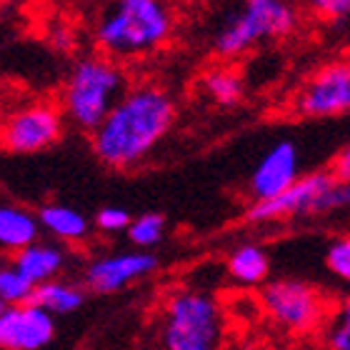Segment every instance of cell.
Wrapping results in <instances>:
<instances>
[{"label": "cell", "mask_w": 350, "mask_h": 350, "mask_svg": "<svg viewBox=\"0 0 350 350\" xmlns=\"http://www.w3.org/2000/svg\"><path fill=\"white\" fill-rule=\"evenodd\" d=\"M155 270H158V256L153 250H116V253L90 258L83 268L81 283L90 293L113 295L150 278Z\"/></svg>", "instance_id": "10"}, {"label": "cell", "mask_w": 350, "mask_h": 350, "mask_svg": "<svg viewBox=\"0 0 350 350\" xmlns=\"http://www.w3.org/2000/svg\"><path fill=\"white\" fill-rule=\"evenodd\" d=\"M175 118L178 105L168 88L155 81L131 83L108 118L90 133L93 155L113 170H133L168 138Z\"/></svg>", "instance_id": "1"}, {"label": "cell", "mask_w": 350, "mask_h": 350, "mask_svg": "<svg viewBox=\"0 0 350 350\" xmlns=\"http://www.w3.org/2000/svg\"><path fill=\"white\" fill-rule=\"evenodd\" d=\"M333 183H336V178H333L330 168L300 175L291 188L273 200L250 203V208L245 211V223L270 226V223H285V220L315 218L321 211L323 196L328 193Z\"/></svg>", "instance_id": "9"}, {"label": "cell", "mask_w": 350, "mask_h": 350, "mask_svg": "<svg viewBox=\"0 0 350 350\" xmlns=\"http://www.w3.org/2000/svg\"><path fill=\"white\" fill-rule=\"evenodd\" d=\"M128 243L138 250H153L165 238V218L161 213H140L128 228Z\"/></svg>", "instance_id": "20"}, {"label": "cell", "mask_w": 350, "mask_h": 350, "mask_svg": "<svg viewBox=\"0 0 350 350\" xmlns=\"http://www.w3.org/2000/svg\"><path fill=\"white\" fill-rule=\"evenodd\" d=\"M291 350H330V348L328 345H323L321 340L315 338V340H298Z\"/></svg>", "instance_id": "27"}, {"label": "cell", "mask_w": 350, "mask_h": 350, "mask_svg": "<svg viewBox=\"0 0 350 350\" xmlns=\"http://www.w3.org/2000/svg\"><path fill=\"white\" fill-rule=\"evenodd\" d=\"M40 220L38 211H30L21 203H3L0 205V248L8 256L21 253L33 243L40 241Z\"/></svg>", "instance_id": "16"}, {"label": "cell", "mask_w": 350, "mask_h": 350, "mask_svg": "<svg viewBox=\"0 0 350 350\" xmlns=\"http://www.w3.org/2000/svg\"><path fill=\"white\" fill-rule=\"evenodd\" d=\"M323 265L338 283L350 288V233L333 235L323 250Z\"/></svg>", "instance_id": "22"}, {"label": "cell", "mask_w": 350, "mask_h": 350, "mask_svg": "<svg viewBox=\"0 0 350 350\" xmlns=\"http://www.w3.org/2000/svg\"><path fill=\"white\" fill-rule=\"evenodd\" d=\"M70 260L73 258H70L68 245H63L58 241H51V238H40L38 243L23 248L21 253L10 256L8 262L13 268L21 270L23 275L38 288V285L51 283L55 278L66 275V270L70 268Z\"/></svg>", "instance_id": "13"}, {"label": "cell", "mask_w": 350, "mask_h": 350, "mask_svg": "<svg viewBox=\"0 0 350 350\" xmlns=\"http://www.w3.org/2000/svg\"><path fill=\"white\" fill-rule=\"evenodd\" d=\"M55 315L38 303L0 308V348L48 350L55 343Z\"/></svg>", "instance_id": "11"}, {"label": "cell", "mask_w": 350, "mask_h": 350, "mask_svg": "<svg viewBox=\"0 0 350 350\" xmlns=\"http://www.w3.org/2000/svg\"><path fill=\"white\" fill-rule=\"evenodd\" d=\"M273 260L260 243H238L226 258V273L241 288H262L270 280Z\"/></svg>", "instance_id": "15"}, {"label": "cell", "mask_w": 350, "mask_h": 350, "mask_svg": "<svg viewBox=\"0 0 350 350\" xmlns=\"http://www.w3.org/2000/svg\"><path fill=\"white\" fill-rule=\"evenodd\" d=\"M175 30V0H110L93 25V43L100 55L128 66L163 51Z\"/></svg>", "instance_id": "2"}, {"label": "cell", "mask_w": 350, "mask_h": 350, "mask_svg": "<svg viewBox=\"0 0 350 350\" xmlns=\"http://www.w3.org/2000/svg\"><path fill=\"white\" fill-rule=\"evenodd\" d=\"M33 295H36V285L30 283L21 270L5 262L0 268V303H3V308L33 303Z\"/></svg>", "instance_id": "21"}, {"label": "cell", "mask_w": 350, "mask_h": 350, "mask_svg": "<svg viewBox=\"0 0 350 350\" xmlns=\"http://www.w3.org/2000/svg\"><path fill=\"white\" fill-rule=\"evenodd\" d=\"M291 113L303 120H328L350 113V58L321 66L293 95Z\"/></svg>", "instance_id": "8"}, {"label": "cell", "mask_w": 350, "mask_h": 350, "mask_svg": "<svg viewBox=\"0 0 350 350\" xmlns=\"http://www.w3.org/2000/svg\"><path fill=\"white\" fill-rule=\"evenodd\" d=\"M38 220L43 233L51 241H58L63 245H81L88 241L93 230V218L85 213L66 203H45L38 208Z\"/></svg>", "instance_id": "14"}, {"label": "cell", "mask_w": 350, "mask_h": 350, "mask_svg": "<svg viewBox=\"0 0 350 350\" xmlns=\"http://www.w3.org/2000/svg\"><path fill=\"white\" fill-rule=\"evenodd\" d=\"M128 85L131 83L125 75V66L100 53H90L75 60L58 93V105L66 116V123L78 133L90 135L108 118Z\"/></svg>", "instance_id": "4"}, {"label": "cell", "mask_w": 350, "mask_h": 350, "mask_svg": "<svg viewBox=\"0 0 350 350\" xmlns=\"http://www.w3.org/2000/svg\"><path fill=\"white\" fill-rule=\"evenodd\" d=\"M133 223V215L120 205H103L100 211L93 215V228L103 235H118L128 233Z\"/></svg>", "instance_id": "23"}, {"label": "cell", "mask_w": 350, "mask_h": 350, "mask_svg": "<svg viewBox=\"0 0 350 350\" xmlns=\"http://www.w3.org/2000/svg\"><path fill=\"white\" fill-rule=\"evenodd\" d=\"M66 125V116L58 100H51V98L21 100L13 108H8L3 116L0 143H3V150L10 155L43 153L63 138Z\"/></svg>", "instance_id": "7"}, {"label": "cell", "mask_w": 350, "mask_h": 350, "mask_svg": "<svg viewBox=\"0 0 350 350\" xmlns=\"http://www.w3.org/2000/svg\"><path fill=\"white\" fill-rule=\"evenodd\" d=\"M300 178V150L293 140H278L260 155L248 178V196L253 203L273 200Z\"/></svg>", "instance_id": "12"}, {"label": "cell", "mask_w": 350, "mask_h": 350, "mask_svg": "<svg viewBox=\"0 0 350 350\" xmlns=\"http://www.w3.org/2000/svg\"><path fill=\"white\" fill-rule=\"evenodd\" d=\"M338 211H350V180L348 183L336 180L330 185V190L321 200L318 215H328V213H338Z\"/></svg>", "instance_id": "25"}, {"label": "cell", "mask_w": 350, "mask_h": 350, "mask_svg": "<svg viewBox=\"0 0 350 350\" xmlns=\"http://www.w3.org/2000/svg\"><path fill=\"white\" fill-rule=\"evenodd\" d=\"M330 173H333V178L340 183L350 180V146H345L343 150L333 158V163H330Z\"/></svg>", "instance_id": "26"}, {"label": "cell", "mask_w": 350, "mask_h": 350, "mask_svg": "<svg viewBox=\"0 0 350 350\" xmlns=\"http://www.w3.org/2000/svg\"><path fill=\"white\" fill-rule=\"evenodd\" d=\"M306 13H310L315 21L338 23L350 15V0H300Z\"/></svg>", "instance_id": "24"}, {"label": "cell", "mask_w": 350, "mask_h": 350, "mask_svg": "<svg viewBox=\"0 0 350 350\" xmlns=\"http://www.w3.org/2000/svg\"><path fill=\"white\" fill-rule=\"evenodd\" d=\"M318 340L330 350H350V295L330 306V313L323 323Z\"/></svg>", "instance_id": "19"}, {"label": "cell", "mask_w": 350, "mask_h": 350, "mask_svg": "<svg viewBox=\"0 0 350 350\" xmlns=\"http://www.w3.org/2000/svg\"><path fill=\"white\" fill-rule=\"evenodd\" d=\"M300 23V0H238L213 30L211 51L223 63H233L258 45L291 38Z\"/></svg>", "instance_id": "3"}, {"label": "cell", "mask_w": 350, "mask_h": 350, "mask_svg": "<svg viewBox=\"0 0 350 350\" xmlns=\"http://www.w3.org/2000/svg\"><path fill=\"white\" fill-rule=\"evenodd\" d=\"M3 3H13V0H3Z\"/></svg>", "instance_id": "28"}, {"label": "cell", "mask_w": 350, "mask_h": 350, "mask_svg": "<svg viewBox=\"0 0 350 350\" xmlns=\"http://www.w3.org/2000/svg\"><path fill=\"white\" fill-rule=\"evenodd\" d=\"M260 310L280 333L298 340L318 338L330 313V303L321 288L300 278H273L258 293Z\"/></svg>", "instance_id": "6"}, {"label": "cell", "mask_w": 350, "mask_h": 350, "mask_svg": "<svg viewBox=\"0 0 350 350\" xmlns=\"http://www.w3.org/2000/svg\"><path fill=\"white\" fill-rule=\"evenodd\" d=\"M155 333L161 350H223L226 315L211 291L183 285L163 298Z\"/></svg>", "instance_id": "5"}, {"label": "cell", "mask_w": 350, "mask_h": 350, "mask_svg": "<svg viewBox=\"0 0 350 350\" xmlns=\"http://www.w3.org/2000/svg\"><path fill=\"white\" fill-rule=\"evenodd\" d=\"M88 288L78 280L70 278H55L51 283H43L36 288L33 303L45 308L51 315L60 318V315H73L85 306Z\"/></svg>", "instance_id": "18"}, {"label": "cell", "mask_w": 350, "mask_h": 350, "mask_svg": "<svg viewBox=\"0 0 350 350\" xmlns=\"http://www.w3.org/2000/svg\"><path fill=\"white\" fill-rule=\"evenodd\" d=\"M198 85L205 100L218 108H235L245 100V78L233 63H213L208 70H203Z\"/></svg>", "instance_id": "17"}]
</instances>
